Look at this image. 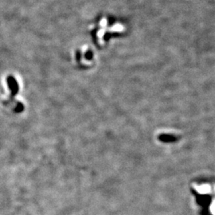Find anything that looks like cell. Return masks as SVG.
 Here are the masks:
<instances>
[{
	"label": "cell",
	"instance_id": "cell-1",
	"mask_svg": "<svg viewBox=\"0 0 215 215\" xmlns=\"http://www.w3.org/2000/svg\"><path fill=\"white\" fill-rule=\"evenodd\" d=\"M7 84L8 87L11 90V96L7 100H6L4 102V104L7 107L8 106L12 107V104L15 101V96L18 94V92H19V84H18L15 78L14 77H11V76L8 77Z\"/></svg>",
	"mask_w": 215,
	"mask_h": 215
}]
</instances>
